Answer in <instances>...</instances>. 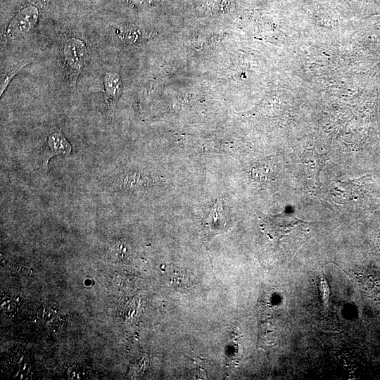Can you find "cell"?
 <instances>
[{
	"mask_svg": "<svg viewBox=\"0 0 380 380\" xmlns=\"http://www.w3.org/2000/svg\"><path fill=\"white\" fill-rule=\"evenodd\" d=\"M130 1L134 4H146V3H151V2L156 1V0H130Z\"/></svg>",
	"mask_w": 380,
	"mask_h": 380,
	"instance_id": "9c48e42d",
	"label": "cell"
},
{
	"mask_svg": "<svg viewBox=\"0 0 380 380\" xmlns=\"http://www.w3.org/2000/svg\"><path fill=\"white\" fill-rule=\"evenodd\" d=\"M41 314L42 319L47 324H55L58 315L54 310L50 308L43 309L41 310Z\"/></svg>",
	"mask_w": 380,
	"mask_h": 380,
	"instance_id": "ba28073f",
	"label": "cell"
},
{
	"mask_svg": "<svg viewBox=\"0 0 380 380\" xmlns=\"http://www.w3.org/2000/svg\"><path fill=\"white\" fill-rule=\"evenodd\" d=\"M4 1V0H1V2Z\"/></svg>",
	"mask_w": 380,
	"mask_h": 380,
	"instance_id": "30bf717a",
	"label": "cell"
},
{
	"mask_svg": "<svg viewBox=\"0 0 380 380\" xmlns=\"http://www.w3.org/2000/svg\"><path fill=\"white\" fill-rule=\"evenodd\" d=\"M27 63H23L12 69L3 79L0 86V96L3 94L13 77Z\"/></svg>",
	"mask_w": 380,
	"mask_h": 380,
	"instance_id": "52a82bcc",
	"label": "cell"
},
{
	"mask_svg": "<svg viewBox=\"0 0 380 380\" xmlns=\"http://www.w3.org/2000/svg\"><path fill=\"white\" fill-rule=\"evenodd\" d=\"M87 57V47L80 38H68L63 46V59L65 75L70 84L75 86Z\"/></svg>",
	"mask_w": 380,
	"mask_h": 380,
	"instance_id": "6da1fadb",
	"label": "cell"
},
{
	"mask_svg": "<svg viewBox=\"0 0 380 380\" xmlns=\"http://www.w3.org/2000/svg\"><path fill=\"white\" fill-rule=\"evenodd\" d=\"M229 222V212L224 202L217 199L205 211L202 224L208 237L222 233Z\"/></svg>",
	"mask_w": 380,
	"mask_h": 380,
	"instance_id": "3957f363",
	"label": "cell"
},
{
	"mask_svg": "<svg viewBox=\"0 0 380 380\" xmlns=\"http://www.w3.org/2000/svg\"><path fill=\"white\" fill-rule=\"evenodd\" d=\"M111 256L119 261H127L131 255L130 247L128 243L120 240H115L109 248Z\"/></svg>",
	"mask_w": 380,
	"mask_h": 380,
	"instance_id": "8992f818",
	"label": "cell"
},
{
	"mask_svg": "<svg viewBox=\"0 0 380 380\" xmlns=\"http://www.w3.org/2000/svg\"><path fill=\"white\" fill-rule=\"evenodd\" d=\"M106 107L112 112L121 95L122 84L120 75L115 72H107L103 78Z\"/></svg>",
	"mask_w": 380,
	"mask_h": 380,
	"instance_id": "5b68a950",
	"label": "cell"
},
{
	"mask_svg": "<svg viewBox=\"0 0 380 380\" xmlns=\"http://www.w3.org/2000/svg\"><path fill=\"white\" fill-rule=\"evenodd\" d=\"M71 151V144L61 132H55L51 134L47 139L46 147L42 155L44 168H47L49 160L52 156L59 154H69Z\"/></svg>",
	"mask_w": 380,
	"mask_h": 380,
	"instance_id": "277c9868",
	"label": "cell"
},
{
	"mask_svg": "<svg viewBox=\"0 0 380 380\" xmlns=\"http://www.w3.org/2000/svg\"><path fill=\"white\" fill-rule=\"evenodd\" d=\"M39 15V9L34 5L23 8L10 20L6 29L7 37L15 39L27 34L37 24Z\"/></svg>",
	"mask_w": 380,
	"mask_h": 380,
	"instance_id": "7a4b0ae2",
	"label": "cell"
}]
</instances>
